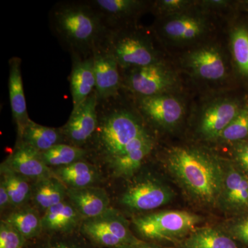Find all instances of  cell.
Returning a JSON list of instances; mask_svg holds the SVG:
<instances>
[{
    "label": "cell",
    "instance_id": "cell-21",
    "mask_svg": "<svg viewBox=\"0 0 248 248\" xmlns=\"http://www.w3.org/2000/svg\"><path fill=\"white\" fill-rule=\"evenodd\" d=\"M81 217L70 201L50 207L42 217L43 230L50 232H69L79 224Z\"/></svg>",
    "mask_w": 248,
    "mask_h": 248
},
{
    "label": "cell",
    "instance_id": "cell-37",
    "mask_svg": "<svg viewBox=\"0 0 248 248\" xmlns=\"http://www.w3.org/2000/svg\"><path fill=\"white\" fill-rule=\"evenodd\" d=\"M125 248H165L160 247V246H155V245L148 244L145 242H142L141 244L135 245V246H130V247Z\"/></svg>",
    "mask_w": 248,
    "mask_h": 248
},
{
    "label": "cell",
    "instance_id": "cell-27",
    "mask_svg": "<svg viewBox=\"0 0 248 248\" xmlns=\"http://www.w3.org/2000/svg\"><path fill=\"white\" fill-rule=\"evenodd\" d=\"M1 177L9 192L11 205L23 206L30 200L32 189V186L29 182L30 179L2 164L1 165Z\"/></svg>",
    "mask_w": 248,
    "mask_h": 248
},
{
    "label": "cell",
    "instance_id": "cell-38",
    "mask_svg": "<svg viewBox=\"0 0 248 248\" xmlns=\"http://www.w3.org/2000/svg\"><path fill=\"white\" fill-rule=\"evenodd\" d=\"M47 248H76L73 247H71V246H66V245L64 244H57L55 246H50V247Z\"/></svg>",
    "mask_w": 248,
    "mask_h": 248
},
{
    "label": "cell",
    "instance_id": "cell-39",
    "mask_svg": "<svg viewBox=\"0 0 248 248\" xmlns=\"http://www.w3.org/2000/svg\"><path fill=\"white\" fill-rule=\"evenodd\" d=\"M246 4L248 5V1H246Z\"/></svg>",
    "mask_w": 248,
    "mask_h": 248
},
{
    "label": "cell",
    "instance_id": "cell-4",
    "mask_svg": "<svg viewBox=\"0 0 248 248\" xmlns=\"http://www.w3.org/2000/svg\"><path fill=\"white\" fill-rule=\"evenodd\" d=\"M203 221V217L191 212L161 210L135 217L133 223L145 239L175 242L185 239Z\"/></svg>",
    "mask_w": 248,
    "mask_h": 248
},
{
    "label": "cell",
    "instance_id": "cell-32",
    "mask_svg": "<svg viewBox=\"0 0 248 248\" xmlns=\"http://www.w3.org/2000/svg\"><path fill=\"white\" fill-rule=\"evenodd\" d=\"M26 239L9 223H0V248H22Z\"/></svg>",
    "mask_w": 248,
    "mask_h": 248
},
{
    "label": "cell",
    "instance_id": "cell-31",
    "mask_svg": "<svg viewBox=\"0 0 248 248\" xmlns=\"http://www.w3.org/2000/svg\"><path fill=\"white\" fill-rule=\"evenodd\" d=\"M248 138V106L241 108L232 122L221 133L220 140L224 142L244 141Z\"/></svg>",
    "mask_w": 248,
    "mask_h": 248
},
{
    "label": "cell",
    "instance_id": "cell-8",
    "mask_svg": "<svg viewBox=\"0 0 248 248\" xmlns=\"http://www.w3.org/2000/svg\"><path fill=\"white\" fill-rule=\"evenodd\" d=\"M173 197L172 190L164 183L145 177L128 186L121 197V203L135 211H150L170 203Z\"/></svg>",
    "mask_w": 248,
    "mask_h": 248
},
{
    "label": "cell",
    "instance_id": "cell-15",
    "mask_svg": "<svg viewBox=\"0 0 248 248\" xmlns=\"http://www.w3.org/2000/svg\"><path fill=\"white\" fill-rule=\"evenodd\" d=\"M9 93L13 118L17 127V141L22 140L23 133L31 119L28 115L22 76V60L13 57L9 60Z\"/></svg>",
    "mask_w": 248,
    "mask_h": 248
},
{
    "label": "cell",
    "instance_id": "cell-2",
    "mask_svg": "<svg viewBox=\"0 0 248 248\" xmlns=\"http://www.w3.org/2000/svg\"><path fill=\"white\" fill-rule=\"evenodd\" d=\"M120 98L121 93L99 102L97 130L86 146L108 166L133 148L148 130L138 110L124 105Z\"/></svg>",
    "mask_w": 248,
    "mask_h": 248
},
{
    "label": "cell",
    "instance_id": "cell-16",
    "mask_svg": "<svg viewBox=\"0 0 248 248\" xmlns=\"http://www.w3.org/2000/svg\"><path fill=\"white\" fill-rule=\"evenodd\" d=\"M71 60L69 82L75 109L94 92L96 80L93 55L86 58L71 56Z\"/></svg>",
    "mask_w": 248,
    "mask_h": 248
},
{
    "label": "cell",
    "instance_id": "cell-23",
    "mask_svg": "<svg viewBox=\"0 0 248 248\" xmlns=\"http://www.w3.org/2000/svg\"><path fill=\"white\" fill-rule=\"evenodd\" d=\"M154 147L155 139L152 135L138 146L112 161L108 166L117 177H133L135 172L140 169L143 161L151 154Z\"/></svg>",
    "mask_w": 248,
    "mask_h": 248
},
{
    "label": "cell",
    "instance_id": "cell-7",
    "mask_svg": "<svg viewBox=\"0 0 248 248\" xmlns=\"http://www.w3.org/2000/svg\"><path fill=\"white\" fill-rule=\"evenodd\" d=\"M121 70L122 89L136 97L164 94L173 84V78L160 62L142 67Z\"/></svg>",
    "mask_w": 248,
    "mask_h": 248
},
{
    "label": "cell",
    "instance_id": "cell-13",
    "mask_svg": "<svg viewBox=\"0 0 248 248\" xmlns=\"http://www.w3.org/2000/svg\"><path fill=\"white\" fill-rule=\"evenodd\" d=\"M107 30L128 27L127 24L146 9V2L138 0H89Z\"/></svg>",
    "mask_w": 248,
    "mask_h": 248
},
{
    "label": "cell",
    "instance_id": "cell-10",
    "mask_svg": "<svg viewBox=\"0 0 248 248\" xmlns=\"http://www.w3.org/2000/svg\"><path fill=\"white\" fill-rule=\"evenodd\" d=\"M93 57L98 101L118 95L122 89L120 67L103 40L93 50Z\"/></svg>",
    "mask_w": 248,
    "mask_h": 248
},
{
    "label": "cell",
    "instance_id": "cell-12",
    "mask_svg": "<svg viewBox=\"0 0 248 248\" xmlns=\"http://www.w3.org/2000/svg\"><path fill=\"white\" fill-rule=\"evenodd\" d=\"M218 206L231 213L248 211V174L236 165L224 164Z\"/></svg>",
    "mask_w": 248,
    "mask_h": 248
},
{
    "label": "cell",
    "instance_id": "cell-18",
    "mask_svg": "<svg viewBox=\"0 0 248 248\" xmlns=\"http://www.w3.org/2000/svg\"><path fill=\"white\" fill-rule=\"evenodd\" d=\"M241 108L237 102L230 100L216 103L209 107L204 112L201 120V133L208 140L219 139L223 130L236 117Z\"/></svg>",
    "mask_w": 248,
    "mask_h": 248
},
{
    "label": "cell",
    "instance_id": "cell-20",
    "mask_svg": "<svg viewBox=\"0 0 248 248\" xmlns=\"http://www.w3.org/2000/svg\"><path fill=\"white\" fill-rule=\"evenodd\" d=\"M182 248H239L237 241L215 227H200L182 241Z\"/></svg>",
    "mask_w": 248,
    "mask_h": 248
},
{
    "label": "cell",
    "instance_id": "cell-9",
    "mask_svg": "<svg viewBox=\"0 0 248 248\" xmlns=\"http://www.w3.org/2000/svg\"><path fill=\"white\" fill-rule=\"evenodd\" d=\"M98 104L94 90L79 107L73 109L69 119L60 128L63 140L68 144L84 148L89 144L97 128Z\"/></svg>",
    "mask_w": 248,
    "mask_h": 248
},
{
    "label": "cell",
    "instance_id": "cell-5",
    "mask_svg": "<svg viewBox=\"0 0 248 248\" xmlns=\"http://www.w3.org/2000/svg\"><path fill=\"white\" fill-rule=\"evenodd\" d=\"M103 42L117 60L120 69L146 66L159 62L151 40L127 27L107 30Z\"/></svg>",
    "mask_w": 248,
    "mask_h": 248
},
{
    "label": "cell",
    "instance_id": "cell-26",
    "mask_svg": "<svg viewBox=\"0 0 248 248\" xmlns=\"http://www.w3.org/2000/svg\"><path fill=\"white\" fill-rule=\"evenodd\" d=\"M4 221L14 226L26 240L38 236L43 230L42 217L36 209L31 207L17 209Z\"/></svg>",
    "mask_w": 248,
    "mask_h": 248
},
{
    "label": "cell",
    "instance_id": "cell-28",
    "mask_svg": "<svg viewBox=\"0 0 248 248\" xmlns=\"http://www.w3.org/2000/svg\"><path fill=\"white\" fill-rule=\"evenodd\" d=\"M41 154L48 167L60 168L82 161L89 155V151L84 148L62 143Z\"/></svg>",
    "mask_w": 248,
    "mask_h": 248
},
{
    "label": "cell",
    "instance_id": "cell-17",
    "mask_svg": "<svg viewBox=\"0 0 248 248\" xmlns=\"http://www.w3.org/2000/svg\"><path fill=\"white\" fill-rule=\"evenodd\" d=\"M67 197L84 219L99 216L110 208L108 195L100 187L68 188Z\"/></svg>",
    "mask_w": 248,
    "mask_h": 248
},
{
    "label": "cell",
    "instance_id": "cell-29",
    "mask_svg": "<svg viewBox=\"0 0 248 248\" xmlns=\"http://www.w3.org/2000/svg\"><path fill=\"white\" fill-rule=\"evenodd\" d=\"M203 31V22L192 17L175 18L166 22L163 27L165 35L179 41L194 40L202 35Z\"/></svg>",
    "mask_w": 248,
    "mask_h": 248
},
{
    "label": "cell",
    "instance_id": "cell-19",
    "mask_svg": "<svg viewBox=\"0 0 248 248\" xmlns=\"http://www.w3.org/2000/svg\"><path fill=\"white\" fill-rule=\"evenodd\" d=\"M187 63L194 73L202 79L217 81L226 76V64L221 54L215 48L207 47L192 52Z\"/></svg>",
    "mask_w": 248,
    "mask_h": 248
},
{
    "label": "cell",
    "instance_id": "cell-35",
    "mask_svg": "<svg viewBox=\"0 0 248 248\" xmlns=\"http://www.w3.org/2000/svg\"><path fill=\"white\" fill-rule=\"evenodd\" d=\"M188 4V1L182 0H164L156 3V9L160 11H176L184 9L186 5Z\"/></svg>",
    "mask_w": 248,
    "mask_h": 248
},
{
    "label": "cell",
    "instance_id": "cell-3",
    "mask_svg": "<svg viewBox=\"0 0 248 248\" xmlns=\"http://www.w3.org/2000/svg\"><path fill=\"white\" fill-rule=\"evenodd\" d=\"M54 35L71 56L89 58L107 29L89 1H61L49 13Z\"/></svg>",
    "mask_w": 248,
    "mask_h": 248
},
{
    "label": "cell",
    "instance_id": "cell-14",
    "mask_svg": "<svg viewBox=\"0 0 248 248\" xmlns=\"http://www.w3.org/2000/svg\"><path fill=\"white\" fill-rule=\"evenodd\" d=\"M2 164L21 175L35 181L53 175V170L45 164L40 152L23 141H17L14 152Z\"/></svg>",
    "mask_w": 248,
    "mask_h": 248
},
{
    "label": "cell",
    "instance_id": "cell-33",
    "mask_svg": "<svg viewBox=\"0 0 248 248\" xmlns=\"http://www.w3.org/2000/svg\"><path fill=\"white\" fill-rule=\"evenodd\" d=\"M225 231L236 241L248 246V215L239 217L231 222Z\"/></svg>",
    "mask_w": 248,
    "mask_h": 248
},
{
    "label": "cell",
    "instance_id": "cell-30",
    "mask_svg": "<svg viewBox=\"0 0 248 248\" xmlns=\"http://www.w3.org/2000/svg\"><path fill=\"white\" fill-rule=\"evenodd\" d=\"M231 48L235 65L241 76L248 78V28L241 26L232 32Z\"/></svg>",
    "mask_w": 248,
    "mask_h": 248
},
{
    "label": "cell",
    "instance_id": "cell-36",
    "mask_svg": "<svg viewBox=\"0 0 248 248\" xmlns=\"http://www.w3.org/2000/svg\"><path fill=\"white\" fill-rule=\"evenodd\" d=\"M9 205H11L9 192H8L4 181L1 179V182H0V207H1V210H4L7 208Z\"/></svg>",
    "mask_w": 248,
    "mask_h": 248
},
{
    "label": "cell",
    "instance_id": "cell-24",
    "mask_svg": "<svg viewBox=\"0 0 248 248\" xmlns=\"http://www.w3.org/2000/svg\"><path fill=\"white\" fill-rule=\"evenodd\" d=\"M66 186L55 175L36 181L32 186V195L34 203L43 211L66 200Z\"/></svg>",
    "mask_w": 248,
    "mask_h": 248
},
{
    "label": "cell",
    "instance_id": "cell-1",
    "mask_svg": "<svg viewBox=\"0 0 248 248\" xmlns=\"http://www.w3.org/2000/svg\"><path fill=\"white\" fill-rule=\"evenodd\" d=\"M166 166L191 200L203 206L218 205L224 164L216 156L198 148L174 147L166 155Z\"/></svg>",
    "mask_w": 248,
    "mask_h": 248
},
{
    "label": "cell",
    "instance_id": "cell-22",
    "mask_svg": "<svg viewBox=\"0 0 248 248\" xmlns=\"http://www.w3.org/2000/svg\"><path fill=\"white\" fill-rule=\"evenodd\" d=\"M53 172L55 177L68 186V188H82L93 186L99 177L97 168L83 160L57 168Z\"/></svg>",
    "mask_w": 248,
    "mask_h": 248
},
{
    "label": "cell",
    "instance_id": "cell-6",
    "mask_svg": "<svg viewBox=\"0 0 248 248\" xmlns=\"http://www.w3.org/2000/svg\"><path fill=\"white\" fill-rule=\"evenodd\" d=\"M81 231L97 244L107 247L125 248L143 242L134 236L125 217L112 208L99 216L84 219Z\"/></svg>",
    "mask_w": 248,
    "mask_h": 248
},
{
    "label": "cell",
    "instance_id": "cell-34",
    "mask_svg": "<svg viewBox=\"0 0 248 248\" xmlns=\"http://www.w3.org/2000/svg\"><path fill=\"white\" fill-rule=\"evenodd\" d=\"M233 156L236 166L248 174V140L236 143Z\"/></svg>",
    "mask_w": 248,
    "mask_h": 248
},
{
    "label": "cell",
    "instance_id": "cell-25",
    "mask_svg": "<svg viewBox=\"0 0 248 248\" xmlns=\"http://www.w3.org/2000/svg\"><path fill=\"white\" fill-rule=\"evenodd\" d=\"M23 141L40 153L48 151L60 143H64L60 128L45 126L30 120L26 126L22 140Z\"/></svg>",
    "mask_w": 248,
    "mask_h": 248
},
{
    "label": "cell",
    "instance_id": "cell-11",
    "mask_svg": "<svg viewBox=\"0 0 248 248\" xmlns=\"http://www.w3.org/2000/svg\"><path fill=\"white\" fill-rule=\"evenodd\" d=\"M135 104L143 118L163 128L175 126L184 115L182 104L166 94L135 98Z\"/></svg>",
    "mask_w": 248,
    "mask_h": 248
}]
</instances>
